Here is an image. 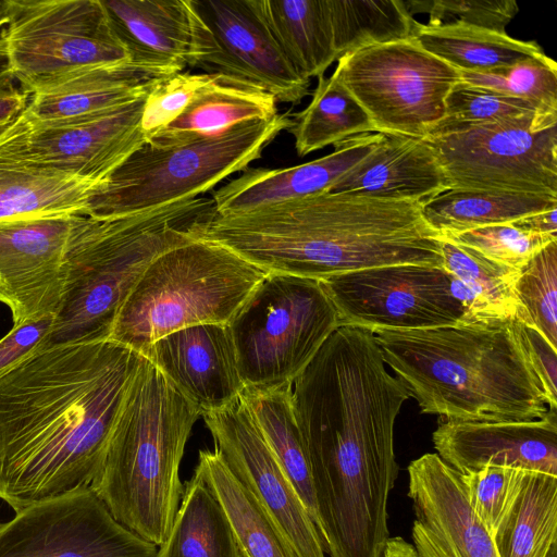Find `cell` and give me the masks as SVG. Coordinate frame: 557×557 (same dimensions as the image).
Instances as JSON below:
<instances>
[{
    "label": "cell",
    "instance_id": "cell-1",
    "mask_svg": "<svg viewBox=\"0 0 557 557\" xmlns=\"http://www.w3.org/2000/svg\"><path fill=\"white\" fill-rule=\"evenodd\" d=\"M143 359L111 341L65 344L0 374V499L15 513L91 486Z\"/></svg>",
    "mask_w": 557,
    "mask_h": 557
},
{
    "label": "cell",
    "instance_id": "cell-2",
    "mask_svg": "<svg viewBox=\"0 0 557 557\" xmlns=\"http://www.w3.org/2000/svg\"><path fill=\"white\" fill-rule=\"evenodd\" d=\"M268 273L321 281L394 264L443 267L440 235L420 203L322 191L250 210L218 214L193 225Z\"/></svg>",
    "mask_w": 557,
    "mask_h": 557
},
{
    "label": "cell",
    "instance_id": "cell-3",
    "mask_svg": "<svg viewBox=\"0 0 557 557\" xmlns=\"http://www.w3.org/2000/svg\"><path fill=\"white\" fill-rule=\"evenodd\" d=\"M421 412L443 421H521L548 406L512 320L374 333Z\"/></svg>",
    "mask_w": 557,
    "mask_h": 557
},
{
    "label": "cell",
    "instance_id": "cell-4",
    "mask_svg": "<svg viewBox=\"0 0 557 557\" xmlns=\"http://www.w3.org/2000/svg\"><path fill=\"white\" fill-rule=\"evenodd\" d=\"M212 208V200L198 197L122 218L77 215L62 268L60 305L36 351L108 341L150 262L190 239L193 224Z\"/></svg>",
    "mask_w": 557,
    "mask_h": 557
},
{
    "label": "cell",
    "instance_id": "cell-5",
    "mask_svg": "<svg viewBox=\"0 0 557 557\" xmlns=\"http://www.w3.org/2000/svg\"><path fill=\"white\" fill-rule=\"evenodd\" d=\"M200 416L144 357L90 486L120 523L157 546L178 510L180 465Z\"/></svg>",
    "mask_w": 557,
    "mask_h": 557
},
{
    "label": "cell",
    "instance_id": "cell-6",
    "mask_svg": "<svg viewBox=\"0 0 557 557\" xmlns=\"http://www.w3.org/2000/svg\"><path fill=\"white\" fill-rule=\"evenodd\" d=\"M268 274L230 248L194 236L147 267L108 341L140 355L159 338L198 324H228Z\"/></svg>",
    "mask_w": 557,
    "mask_h": 557
},
{
    "label": "cell",
    "instance_id": "cell-7",
    "mask_svg": "<svg viewBox=\"0 0 557 557\" xmlns=\"http://www.w3.org/2000/svg\"><path fill=\"white\" fill-rule=\"evenodd\" d=\"M294 124L288 114L214 135L158 134L134 151L91 197L87 216L114 219L201 197L259 159Z\"/></svg>",
    "mask_w": 557,
    "mask_h": 557
},
{
    "label": "cell",
    "instance_id": "cell-8",
    "mask_svg": "<svg viewBox=\"0 0 557 557\" xmlns=\"http://www.w3.org/2000/svg\"><path fill=\"white\" fill-rule=\"evenodd\" d=\"M245 388L293 385L342 325L320 281L268 273L228 322Z\"/></svg>",
    "mask_w": 557,
    "mask_h": 557
},
{
    "label": "cell",
    "instance_id": "cell-9",
    "mask_svg": "<svg viewBox=\"0 0 557 557\" xmlns=\"http://www.w3.org/2000/svg\"><path fill=\"white\" fill-rule=\"evenodd\" d=\"M4 73L28 91L89 69L131 61L102 0H5L0 8Z\"/></svg>",
    "mask_w": 557,
    "mask_h": 557
},
{
    "label": "cell",
    "instance_id": "cell-10",
    "mask_svg": "<svg viewBox=\"0 0 557 557\" xmlns=\"http://www.w3.org/2000/svg\"><path fill=\"white\" fill-rule=\"evenodd\" d=\"M333 75L359 102L376 133L425 138L446 115V99L461 82L456 67L413 38L342 55Z\"/></svg>",
    "mask_w": 557,
    "mask_h": 557
},
{
    "label": "cell",
    "instance_id": "cell-11",
    "mask_svg": "<svg viewBox=\"0 0 557 557\" xmlns=\"http://www.w3.org/2000/svg\"><path fill=\"white\" fill-rule=\"evenodd\" d=\"M450 189L557 197V127L440 123L425 138Z\"/></svg>",
    "mask_w": 557,
    "mask_h": 557
},
{
    "label": "cell",
    "instance_id": "cell-12",
    "mask_svg": "<svg viewBox=\"0 0 557 557\" xmlns=\"http://www.w3.org/2000/svg\"><path fill=\"white\" fill-rule=\"evenodd\" d=\"M190 40L187 66L236 86L260 89L276 101L299 103L304 78L286 59L256 0H185Z\"/></svg>",
    "mask_w": 557,
    "mask_h": 557
},
{
    "label": "cell",
    "instance_id": "cell-13",
    "mask_svg": "<svg viewBox=\"0 0 557 557\" xmlns=\"http://www.w3.org/2000/svg\"><path fill=\"white\" fill-rule=\"evenodd\" d=\"M442 267L394 264L333 275L320 281L342 325L371 333L457 325L465 309Z\"/></svg>",
    "mask_w": 557,
    "mask_h": 557
},
{
    "label": "cell",
    "instance_id": "cell-14",
    "mask_svg": "<svg viewBox=\"0 0 557 557\" xmlns=\"http://www.w3.org/2000/svg\"><path fill=\"white\" fill-rule=\"evenodd\" d=\"M91 487L32 505L0 527V557H156Z\"/></svg>",
    "mask_w": 557,
    "mask_h": 557
},
{
    "label": "cell",
    "instance_id": "cell-15",
    "mask_svg": "<svg viewBox=\"0 0 557 557\" xmlns=\"http://www.w3.org/2000/svg\"><path fill=\"white\" fill-rule=\"evenodd\" d=\"M202 417L231 472L265 508L297 556L325 557L315 524L242 397Z\"/></svg>",
    "mask_w": 557,
    "mask_h": 557
},
{
    "label": "cell",
    "instance_id": "cell-16",
    "mask_svg": "<svg viewBox=\"0 0 557 557\" xmlns=\"http://www.w3.org/2000/svg\"><path fill=\"white\" fill-rule=\"evenodd\" d=\"M77 215L0 222V302L10 308L14 325L57 313L64 257Z\"/></svg>",
    "mask_w": 557,
    "mask_h": 557
},
{
    "label": "cell",
    "instance_id": "cell-17",
    "mask_svg": "<svg viewBox=\"0 0 557 557\" xmlns=\"http://www.w3.org/2000/svg\"><path fill=\"white\" fill-rule=\"evenodd\" d=\"M146 97L77 119L32 123L25 151L40 165L104 184L148 141L140 127Z\"/></svg>",
    "mask_w": 557,
    "mask_h": 557
},
{
    "label": "cell",
    "instance_id": "cell-18",
    "mask_svg": "<svg viewBox=\"0 0 557 557\" xmlns=\"http://www.w3.org/2000/svg\"><path fill=\"white\" fill-rule=\"evenodd\" d=\"M411 536L419 557H498L488 532L471 509L459 474L436 453L408 466Z\"/></svg>",
    "mask_w": 557,
    "mask_h": 557
},
{
    "label": "cell",
    "instance_id": "cell-19",
    "mask_svg": "<svg viewBox=\"0 0 557 557\" xmlns=\"http://www.w3.org/2000/svg\"><path fill=\"white\" fill-rule=\"evenodd\" d=\"M141 355L201 416L235 404L245 389L227 324L177 330L152 343Z\"/></svg>",
    "mask_w": 557,
    "mask_h": 557
},
{
    "label": "cell",
    "instance_id": "cell-20",
    "mask_svg": "<svg viewBox=\"0 0 557 557\" xmlns=\"http://www.w3.org/2000/svg\"><path fill=\"white\" fill-rule=\"evenodd\" d=\"M436 454L466 474L488 466L557 476V410L521 421H441L432 434Z\"/></svg>",
    "mask_w": 557,
    "mask_h": 557
},
{
    "label": "cell",
    "instance_id": "cell-21",
    "mask_svg": "<svg viewBox=\"0 0 557 557\" xmlns=\"http://www.w3.org/2000/svg\"><path fill=\"white\" fill-rule=\"evenodd\" d=\"M383 134L370 133L334 145L333 152L310 162L281 169L248 166L218 188L212 197L218 214L236 213L264 205L329 191L367 157Z\"/></svg>",
    "mask_w": 557,
    "mask_h": 557
},
{
    "label": "cell",
    "instance_id": "cell-22",
    "mask_svg": "<svg viewBox=\"0 0 557 557\" xmlns=\"http://www.w3.org/2000/svg\"><path fill=\"white\" fill-rule=\"evenodd\" d=\"M32 127L27 114L24 123L0 141V222L86 215L91 197L103 184L32 161L25 151Z\"/></svg>",
    "mask_w": 557,
    "mask_h": 557
},
{
    "label": "cell",
    "instance_id": "cell-23",
    "mask_svg": "<svg viewBox=\"0 0 557 557\" xmlns=\"http://www.w3.org/2000/svg\"><path fill=\"white\" fill-rule=\"evenodd\" d=\"M448 189L443 166L424 138L383 134L329 191L421 205Z\"/></svg>",
    "mask_w": 557,
    "mask_h": 557
},
{
    "label": "cell",
    "instance_id": "cell-24",
    "mask_svg": "<svg viewBox=\"0 0 557 557\" xmlns=\"http://www.w3.org/2000/svg\"><path fill=\"white\" fill-rule=\"evenodd\" d=\"M168 76L132 61L89 69L32 88L26 111L34 125L77 119L144 98Z\"/></svg>",
    "mask_w": 557,
    "mask_h": 557
},
{
    "label": "cell",
    "instance_id": "cell-25",
    "mask_svg": "<svg viewBox=\"0 0 557 557\" xmlns=\"http://www.w3.org/2000/svg\"><path fill=\"white\" fill-rule=\"evenodd\" d=\"M131 61L168 75L186 66L190 25L185 0H102Z\"/></svg>",
    "mask_w": 557,
    "mask_h": 557
},
{
    "label": "cell",
    "instance_id": "cell-26",
    "mask_svg": "<svg viewBox=\"0 0 557 557\" xmlns=\"http://www.w3.org/2000/svg\"><path fill=\"white\" fill-rule=\"evenodd\" d=\"M194 475L220 503L245 557H298L276 522L216 449L199 451Z\"/></svg>",
    "mask_w": 557,
    "mask_h": 557
},
{
    "label": "cell",
    "instance_id": "cell-27",
    "mask_svg": "<svg viewBox=\"0 0 557 557\" xmlns=\"http://www.w3.org/2000/svg\"><path fill=\"white\" fill-rule=\"evenodd\" d=\"M277 46L304 78L321 77L338 57L326 0H256Z\"/></svg>",
    "mask_w": 557,
    "mask_h": 557
},
{
    "label": "cell",
    "instance_id": "cell-28",
    "mask_svg": "<svg viewBox=\"0 0 557 557\" xmlns=\"http://www.w3.org/2000/svg\"><path fill=\"white\" fill-rule=\"evenodd\" d=\"M443 268L465 309L462 322L512 320L519 312L515 283L520 271L440 236Z\"/></svg>",
    "mask_w": 557,
    "mask_h": 557
},
{
    "label": "cell",
    "instance_id": "cell-29",
    "mask_svg": "<svg viewBox=\"0 0 557 557\" xmlns=\"http://www.w3.org/2000/svg\"><path fill=\"white\" fill-rule=\"evenodd\" d=\"M412 38L460 72H497L544 53L536 41L455 22L418 23Z\"/></svg>",
    "mask_w": 557,
    "mask_h": 557
},
{
    "label": "cell",
    "instance_id": "cell-30",
    "mask_svg": "<svg viewBox=\"0 0 557 557\" xmlns=\"http://www.w3.org/2000/svg\"><path fill=\"white\" fill-rule=\"evenodd\" d=\"M428 224L438 234L513 222L557 208V197L484 189H448L420 205Z\"/></svg>",
    "mask_w": 557,
    "mask_h": 557
},
{
    "label": "cell",
    "instance_id": "cell-31",
    "mask_svg": "<svg viewBox=\"0 0 557 557\" xmlns=\"http://www.w3.org/2000/svg\"><path fill=\"white\" fill-rule=\"evenodd\" d=\"M240 397L318 530L312 476L294 414L292 385L269 389L245 388Z\"/></svg>",
    "mask_w": 557,
    "mask_h": 557
},
{
    "label": "cell",
    "instance_id": "cell-32",
    "mask_svg": "<svg viewBox=\"0 0 557 557\" xmlns=\"http://www.w3.org/2000/svg\"><path fill=\"white\" fill-rule=\"evenodd\" d=\"M158 547L156 557H245L223 508L196 475L186 482L170 533Z\"/></svg>",
    "mask_w": 557,
    "mask_h": 557
},
{
    "label": "cell",
    "instance_id": "cell-33",
    "mask_svg": "<svg viewBox=\"0 0 557 557\" xmlns=\"http://www.w3.org/2000/svg\"><path fill=\"white\" fill-rule=\"evenodd\" d=\"M492 540L498 557H547L557 543V476L525 471L515 503Z\"/></svg>",
    "mask_w": 557,
    "mask_h": 557
},
{
    "label": "cell",
    "instance_id": "cell-34",
    "mask_svg": "<svg viewBox=\"0 0 557 557\" xmlns=\"http://www.w3.org/2000/svg\"><path fill=\"white\" fill-rule=\"evenodd\" d=\"M288 131L299 157L362 134L376 133L369 115L332 74L321 76L309 104L293 117Z\"/></svg>",
    "mask_w": 557,
    "mask_h": 557
},
{
    "label": "cell",
    "instance_id": "cell-35",
    "mask_svg": "<svg viewBox=\"0 0 557 557\" xmlns=\"http://www.w3.org/2000/svg\"><path fill=\"white\" fill-rule=\"evenodd\" d=\"M276 114V99L271 94L232 85L219 77L200 90L183 113L159 134L214 135Z\"/></svg>",
    "mask_w": 557,
    "mask_h": 557
},
{
    "label": "cell",
    "instance_id": "cell-36",
    "mask_svg": "<svg viewBox=\"0 0 557 557\" xmlns=\"http://www.w3.org/2000/svg\"><path fill=\"white\" fill-rule=\"evenodd\" d=\"M326 3L338 59L366 47L412 38L419 23L401 0H326Z\"/></svg>",
    "mask_w": 557,
    "mask_h": 557
},
{
    "label": "cell",
    "instance_id": "cell-37",
    "mask_svg": "<svg viewBox=\"0 0 557 557\" xmlns=\"http://www.w3.org/2000/svg\"><path fill=\"white\" fill-rule=\"evenodd\" d=\"M460 73L463 83L524 100L542 122L557 125V64L545 53L497 72Z\"/></svg>",
    "mask_w": 557,
    "mask_h": 557
},
{
    "label": "cell",
    "instance_id": "cell-38",
    "mask_svg": "<svg viewBox=\"0 0 557 557\" xmlns=\"http://www.w3.org/2000/svg\"><path fill=\"white\" fill-rule=\"evenodd\" d=\"M519 312L515 319L536 327L557 348V240L541 249L515 283Z\"/></svg>",
    "mask_w": 557,
    "mask_h": 557
},
{
    "label": "cell",
    "instance_id": "cell-39",
    "mask_svg": "<svg viewBox=\"0 0 557 557\" xmlns=\"http://www.w3.org/2000/svg\"><path fill=\"white\" fill-rule=\"evenodd\" d=\"M441 123L531 124L535 131L556 126L542 122L536 109L524 100L462 81L447 96L446 115Z\"/></svg>",
    "mask_w": 557,
    "mask_h": 557
},
{
    "label": "cell",
    "instance_id": "cell-40",
    "mask_svg": "<svg viewBox=\"0 0 557 557\" xmlns=\"http://www.w3.org/2000/svg\"><path fill=\"white\" fill-rule=\"evenodd\" d=\"M525 470L488 466L459 474L469 505L493 537L511 509Z\"/></svg>",
    "mask_w": 557,
    "mask_h": 557
},
{
    "label": "cell",
    "instance_id": "cell-41",
    "mask_svg": "<svg viewBox=\"0 0 557 557\" xmlns=\"http://www.w3.org/2000/svg\"><path fill=\"white\" fill-rule=\"evenodd\" d=\"M440 236L518 271H521L541 249L557 240V236L525 233L510 223Z\"/></svg>",
    "mask_w": 557,
    "mask_h": 557
},
{
    "label": "cell",
    "instance_id": "cell-42",
    "mask_svg": "<svg viewBox=\"0 0 557 557\" xmlns=\"http://www.w3.org/2000/svg\"><path fill=\"white\" fill-rule=\"evenodd\" d=\"M218 75L178 72L160 81L147 95L140 127L148 141L175 121Z\"/></svg>",
    "mask_w": 557,
    "mask_h": 557
},
{
    "label": "cell",
    "instance_id": "cell-43",
    "mask_svg": "<svg viewBox=\"0 0 557 557\" xmlns=\"http://www.w3.org/2000/svg\"><path fill=\"white\" fill-rule=\"evenodd\" d=\"M405 4L411 15L428 11L430 24L455 22L498 33H506L519 11L515 0H414Z\"/></svg>",
    "mask_w": 557,
    "mask_h": 557
},
{
    "label": "cell",
    "instance_id": "cell-44",
    "mask_svg": "<svg viewBox=\"0 0 557 557\" xmlns=\"http://www.w3.org/2000/svg\"><path fill=\"white\" fill-rule=\"evenodd\" d=\"M512 326L540 382L548 409L557 410V348L533 325L512 319Z\"/></svg>",
    "mask_w": 557,
    "mask_h": 557
},
{
    "label": "cell",
    "instance_id": "cell-45",
    "mask_svg": "<svg viewBox=\"0 0 557 557\" xmlns=\"http://www.w3.org/2000/svg\"><path fill=\"white\" fill-rule=\"evenodd\" d=\"M55 314L51 312L32 317L15 324L0 339V374L37 350L49 334Z\"/></svg>",
    "mask_w": 557,
    "mask_h": 557
},
{
    "label": "cell",
    "instance_id": "cell-46",
    "mask_svg": "<svg viewBox=\"0 0 557 557\" xmlns=\"http://www.w3.org/2000/svg\"><path fill=\"white\" fill-rule=\"evenodd\" d=\"M29 95L17 88L13 77L0 72V127L16 120L26 109Z\"/></svg>",
    "mask_w": 557,
    "mask_h": 557
},
{
    "label": "cell",
    "instance_id": "cell-47",
    "mask_svg": "<svg viewBox=\"0 0 557 557\" xmlns=\"http://www.w3.org/2000/svg\"><path fill=\"white\" fill-rule=\"evenodd\" d=\"M557 208L532 213L510 222L515 227L531 234L557 236Z\"/></svg>",
    "mask_w": 557,
    "mask_h": 557
},
{
    "label": "cell",
    "instance_id": "cell-48",
    "mask_svg": "<svg viewBox=\"0 0 557 557\" xmlns=\"http://www.w3.org/2000/svg\"><path fill=\"white\" fill-rule=\"evenodd\" d=\"M382 557H419L414 546L401 536L389 537Z\"/></svg>",
    "mask_w": 557,
    "mask_h": 557
},
{
    "label": "cell",
    "instance_id": "cell-49",
    "mask_svg": "<svg viewBox=\"0 0 557 557\" xmlns=\"http://www.w3.org/2000/svg\"><path fill=\"white\" fill-rule=\"evenodd\" d=\"M27 112L26 110L12 123L0 127V141L9 137L11 134H13L26 120Z\"/></svg>",
    "mask_w": 557,
    "mask_h": 557
},
{
    "label": "cell",
    "instance_id": "cell-50",
    "mask_svg": "<svg viewBox=\"0 0 557 557\" xmlns=\"http://www.w3.org/2000/svg\"><path fill=\"white\" fill-rule=\"evenodd\" d=\"M547 557H557V543L550 547Z\"/></svg>",
    "mask_w": 557,
    "mask_h": 557
},
{
    "label": "cell",
    "instance_id": "cell-51",
    "mask_svg": "<svg viewBox=\"0 0 557 557\" xmlns=\"http://www.w3.org/2000/svg\"><path fill=\"white\" fill-rule=\"evenodd\" d=\"M2 525V523L0 522V527Z\"/></svg>",
    "mask_w": 557,
    "mask_h": 557
},
{
    "label": "cell",
    "instance_id": "cell-52",
    "mask_svg": "<svg viewBox=\"0 0 557 557\" xmlns=\"http://www.w3.org/2000/svg\"><path fill=\"white\" fill-rule=\"evenodd\" d=\"M0 7H1V1H0Z\"/></svg>",
    "mask_w": 557,
    "mask_h": 557
}]
</instances>
